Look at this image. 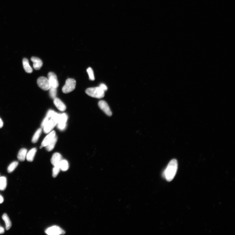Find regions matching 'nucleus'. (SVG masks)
Instances as JSON below:
<instances>
[{
  "label": "nucleus",
  "instance_id": "f8f14e48",
  "mask_svg": "<svg viewBox=\"0 0 235 235\" xmlns=\"http://www.w3.org/2000/svg\"><path fill=\"white\" fill-rule=\"evenodd\" d=\"M31 60L33 63V67L35 70H39L42 67L43 62L38 57H32Z\"/></svg>",
  "mask_w": 235,
  "mask_h": 235
},
{
  "label": "nucleus",
  "instance_id": "9b49d317",
  "mask_svg": "<svg viewBox=\"0 0 235 235\" xmlns=\"http://www.w3.org/2000/svg\"><path fill=\"white\" fill-rule=\"evenodd\" d=\"M62 160L61 155L58 152H56L53 155L51 162L54 166H55L60 165V163Z\"/></svg>",
  "mask_w": 235,
  "mask_h": 235
},
{
  "label": "nucleus",
  "instance_id": "a878e982",
  "mask_svg": "<svg viewBox=\"0 0 235 235\" xmlns=\"http://www.w3.org/2000/svg\"><path fill=\"white\" fill-rule=\"evenodd\" d=\"M55 113V112L54 111L52 110H49L48 111L47 113L46 116L49 119H51Z\"/></svg>",
  "mask_w": 235,
  "mask_h": 235
},
{
  "label": "nucleus",
  "instance_id": "f257e3e1",
  "mask_svg": "<svg viewBox=\"0 0 235 235\" xmlns=\"http://www.w3.org/2000/svg\"><path fill=\"white\" fill-rule=\"evenodd\" d=\"M178 169V162L175 159L171 160L169 163L164 173L165 177L168 182H171L175 176Z\"/></svg>",
  "mask_w": 235,
  "mask_h": 235
},
{
  "label": "nucleus",
  "instance_id": "ddd939ff",
  "mask_svg": "<svg viewBox=\"0 0 235 235\" xmlns=\"http://www.w3.org/2000/svg\"><path fill=\"white\" fill-rule=\"evenodd\" d=\"M54 100V103L57 109L61 111H64L66 110L65 105L60 99L56 97Z\"/></svg>",
  "mask_w": 235,
  "mask_h": 235
},
{
  "label": "nucleus",
  "instance_id": "412c9836",
  "mask_svg": "<svg viewBox=\"0 0 235 235\" xmlns=\"http://www.w3.org/2000/svg\"><path fill=\"white\" fill-rule=\"evenodd\" d=\"M42 129L41 128L37 130L32 138V142L35 143L38 142V139L42 133Z\"/></svg>",
  "mask_w": 235,
  "mask_h": 235
},
{
  "label": "nucleus",
  "instance_id": "a211bd4d",
  "mask_svg": "<svg viewBox=\"0 0 235 235\" xmlns=\"http://www.w3.org/2000/svg\"><path fill=\"white\" fill-rule=\"evenodd\" d=\"M7 185V180L5 177H0V191H3L6 189Z\"/></svg>",
  "mask_w": 235,
  "mask_h": 235
},
{
  "label": "nucleus",
  "instance_id": "b1692460",
  "mask_svg": "<svg viewBox=\"0 0 235 235\" xmlns=\"http://www.w3.org/2000/svg\"><path fill=\"white\" fill-rule=\"evenodd\" d=\"M60 170V165L54 166L53 169L52 175L53 177L55 178L58 175Z\"/></svg>",
  "mask_w": 235,
  "mask_h": 235
},
{
  "label": "nucleus",
  "instance_id": "7ed1b4c3",
  "mask_svg": "<svg viewBox=\"0 0 235 235\" xmlns=\"http://www.w3.org/2000/svg\"><path fill=\"white\" fill-rule=\"evenodd\" d=\"M76 82L73 78H68L62 88V91L64 93H68L73 91L76 88Z\"/></svg>",
  "mask_w": 235,
  "mask_h": 235
},
{
  "label": "nucleus",
  "instance_id": "1a4fd4ad",
  "mask_svg": "<svg viewBox=\"0 0 235 235\" xmlns=\"http://www.w3.org/2000/svg\"><path fill=\"white\" fill-rule=\"evenodd\" d=\"M57 125V122L55 119L51 118L43 128L44 132L47 134L50 132Z\"/></svg>",
  "mask_w": 235,
  "mask_h": 235
},
{
  "label": "nucleus",
  "instance_id": "20e7f679",
  "mask_svg": "<svg viewBox=\"0 0 235 235\" xmlns=\"http://www.w3.org/2000/svg\"><path fill=\"white\" fill-rule=\"evenodd\" d=\"M37 83L40 88L44 90H48L51 87L48 78L44 77H39L37 80Z\"/></svg>",
  "mask_w": 235,
  "mask_h": 235
},
{
  "label": "nucleus",
  "instance_id": "c85d7f7f",
  "mask_svg": "<svg viewBox=\"0 0 235 235\" xmlns=\"http://www.w3.org/2000/svg\"><path fill=\"white\" fill-rule=\"evenodd\" d=\"M5 232V230L4 228L0 226V234H2L4 233Z\"/></svg>",
  "mask_w": 235,
  "mask_h": 235
},
{
  "label": "nucleus",
  "instance_id": "f03ea898",
  "mask_svg": "<svg viewBox=\"0 0 235 235\" xmlns=\"http://www.w3.org/2000/svg\"><path fill=\"white\" fill-rule=\"evenodd\" d=\"M85 92L89 96L97 98H102L105 96V92L99 86L88 88Z\"/></svg>",
  "mask_w": 235,
  "mask_h": 235
},
{
  "label": "nucleus",
  "instance_id": "6ab92c4d",
  "mask_svg": "<svg viewBox=\"0 0 235 235\" xmlns=\"http://www.w3.org/2000/svg\"><path fill=\"white\" fill-rule=\"evenodd\" d=\"M57 141V137L56 135L55 136L54 139L52 141L49 143L46 147L47 150L48 152H50L52 151L54 148L56 144Z\"/></svg>",
  "mask_w": 235,
  "mask_h": 235
},
{
  "label": "nucleus",
  "instance_id": "c756f323",
  "mask_svg": "<svg viewBox=\"0 0 235 235\" xmlns=\"http://www.w3.org/2000/svg\"><path fill=\"white\" fill-rule=\"evenodd\" d=\"M3 126V122L2 119L0 118V129H1Z\"/></svg>",
  "mask_w": 235,
  "mask_h": 235
},
{
  "label": "nucleus",
  "instance_id": "f3484780",
  "mask_svg": "<svg viewBox=\"0 0 235 235\" xmlns=\"http://www.w3.org/2000/svg\"><path fill=\"white\" fill-rule=\"evenodd\" d=\"M2 218L5 222L6 230H9L11 228V223L9 217H8L7 214H4L2 216Z\"/></svg>",
  "mask_w": 235,
  "mask_h": 235
},
{
  "label": "nucleus",
  "instance_id": "cd10ccee",
  "mask_svg": "<svg viewBox=\"0 0 235 235\" xmlns=\"http://www.w3.org/2000/svg\"><path fill=\"white\" fill-rule=\"evenodd\" d=\"M100 87L102 90L105 92L106 91L108 90V88H107L106 86L104 84H101L100 85Z\"/></svg>",
  "mask_w": 235,
  "mask_h": 235
},
{
  "label": "nucleus",
  "instance_id": "4468645a",
  "mask_svg": "<svg viewBox=\"0 0 235 235\" xmlns=\"http://www.w3.org/2000/svg\"><path fill=\"white\" fill-rule=\"evenodd\" d=\"M37 152L36 148H33L27 154L26 159L28 162H32L34 160Z\"/></svg>",
  "mask_w": 235,
  "mask_h": 235
},
{
  "label": "nucleus",
  "instance_id": "2eb2a0df",
  "mask_svg": "<svg viewBox=\"0 0 235 235\" xmlns=\"http://www.w3.org/2000/svg\"><path fill=\"white\" fill-rule=\"evenodd\" d=\"M22 62L23 67L26 72L28 73H32L33 69L29 63L28 60L26 58H24Z\"/></svg>",
  "mask_w": 235,
  "mask_h": 235
},
{
  "label": "nucleus",
  "instance_id": "bb28decb",
  "mask_svg": "<svg viewBox=\"0 0 235 235\" xmlns=\"http://www.w3.org/2000/svg\"><path fill=\"white\" fill-rule=\"evenodd\" d=\"M49 120V118L47 116H46V117L44 119V120H43L42 123H41V127L42 128H43L45 125L47 124V123Z\"/></svg>",
  "mask_w": 235,
  "mask_h": 235
},
{
  "label": "nucleus",
  "instance_id": "aec40b11",
  "mask_svg": "<svg viewBox=\"0 0 235 235\" xmlns=\"http://www.w3.org/2000/svg\"><path fill=\"white\" fill-rule=\"evenodd\" d=\"M60 170L63 171L68 170L69 168V165L67 161L65 160H62L60 164Z\"/></svg>",
  "mask_w": 235,
  "mask_h": 235
},
{
  "label": "nucleus",
  "instance_id": "39448f33",
  "mask_svg": "<svg viewBox=\"0 0 235 235\" xmlns=\"http://www.w3.org/2000/svg\"><path fill=\"white\" fill-rule=\"evenodd\" d=\"M45 233L49 235L64 234L65 233L63 229L57 226H54L49 227L45 230Z\"/></svg>",
  "mask_w": 235,
  "mask_h": 235
},
{
  "label": "nucleus",
  "instance_id": "6e6552de",
  "mask_svg": "<svg viewBox=\"0 0 235 235\" xmlns=\"http://www.w3.org/2000/svg\"><path fill=\"white\" fill-rule=\"evenodd\" d=\"M98 105L100 109L104 111L105 114L109 116H111L112 115V112L107 103L103 100L99 101Z\"/></svg>",
  "mask_w": 235,
  "mask_h": 235
},
{
  "label": "nucleus",
  "instance_id": "5701e85b",
  "mask_svg": "<svg viewBox=\"0 0 235 235\" xmlns=\"http://www.w3.org/2000/svg\"><path fill=\"white\" fill-rule=\"evenodd\" d=\"M57 88L52 87L51 86L50 89H49V95L50 97L53 100H54L56 97L57 94Z\"/></svg>",
  "mask_w": 235,
  "mask_h": 235
},
{
  "label": "nucleus",
  "instance_id": "423d86ee",
  "mask_svg": "<svg viewBox=\"0 0 235 235\" xmlns=\"http://www.w3.org/2000/svg\"><path fill=\"white\" fill-rule=\"evenodd\" d=\"M67 119L68 116L67 114L65 113L60 114L57 123L59 129L60 130H64L65 129Z\"/></svg>",
  "mask_w": 235,
  "mask_h": 235
},
{
  "label": "nucleus",
  "instance_id": "9d476101",
  "mask_svg": "<svg viewBox=\"0 0 235 235\" xmlns=\"http://www.w3.org/2000/svg\"><path fill=\"white\" fill-rule=\"evenodd\" d=\"M55 136L56 132L54 131L50 132L44 139L41 144V146L43 147L46 146L52 141Z\"/></svg>",
  "mask_w": 235,
  "mask_h": 235
},
{
  "label": "nucleus",
  "instance_id": "0eeeda50",
  "mask_svg": "<svg viewBox=\"0 0 235 235\" xmlns=\"http://www.w3.org/2000/svg\"><path fill=\"white\" fill-rule=\"evenodd\" d=\"M48 78L51 86L56 88L58 87L59 83L55 73L53 72H49L48 74Z\"/></svg>",
  "mask_w": 235,
  "mask_h": 235
},
{
  "label": "nucleus",
  "instance_id": "393cba45",
  "mask_svg": "<svg viewBox=\"0 0 235 235\" xmlns=\"http://www.w3.org/2000/svg\"><path fill=\"white\" fill-rule=\"evenodd\" d=\"M89 77V79L91 81H94L95 80V77L93 69L90 67H89L86 70Z\"/></svg>",
  "mask_w": 235,
  "mask_h": 235
},
{
  "label": "nucleus",
  "instance_id": "dca6fc26",
  "mask_svg": "<svg viewBox=\"0 0 235 235\" xmlns=\"http://www.w3.org/2000/svg\"><path fill=\"white\" fill-rule=\"evenodd\" d=\"M27 150L25 148H22L18 152V158L21 162H23L25 159Z\"/></svg>",
  "mask_w": 235,
  "mask_h": 235
},
{
  "label": "nucleus",
  "instance_id": "7c9ffc66",
  "mask_svg": "<svg viewBox=\"0 0 235 235\" xmlns=\"http://www.w3.org/2000/svg\"><path fill=\"white\" fill-rule=\"evenodd\" d=\"M3 201V197L1 194H0V204L2 203Z\"/></svg>",
  "mask_w": 235,
  "mask_h": 235
},
{
  "label": "nucleus",
  "instance_id": "4be33fe9",
  "mask_svg": "<svg viewBox=\"0 0 235 235\" xmlns=\"http://www.w3.org/2000/svg\"><path fill=\"white\" fill-rule=\"evenodd\" d=\"M18 162H12L8 167V172L9 173H11L18 166Z\"/></svg>",
  "mask_w": 235,
  "mask_h": 235
}]
</instances>
